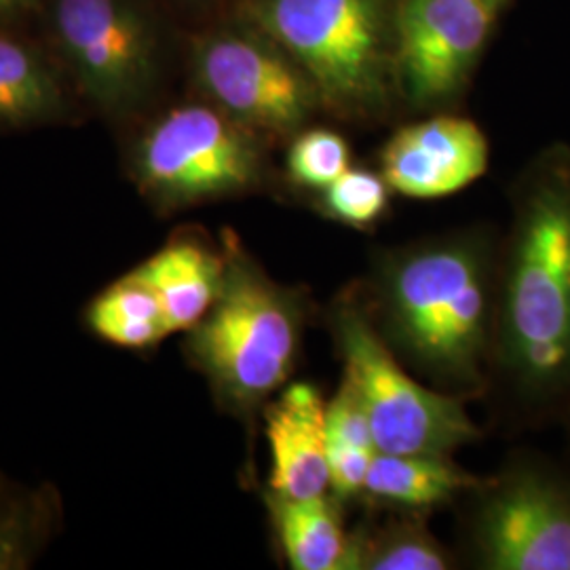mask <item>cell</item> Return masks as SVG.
<instances>
[{"label":"cell","mask_w":570,"mask_h":570,"mask_svg":"<svg viewBox=\"0 0 570 570\" xmlns=\"http://www.w3.org/2000/svg\"><path fill=\"white\" fill-rule=\"evenodd\" d=\"M326 433L327 456L345 450L376 449L364 402L346 376L327 402Z\"/></svg>","instance_id":"44dd1931"},{"label":"cell","mask_w":570,"mask_h":570,"mask_svg":"<svg viewBox=\"0 0 570 570\" xmlns=\"http://www.w3.org/2000/svg\"><path fill=\"white\" fill-rule=\"evenodd\" d=\"M487 2H489L490 9H492V11H497V7H499L503 0H487Z\"/></svg>","instance_id":"cb8c5ba5"},{"label":"cell","mask_w":570,"mask_h":570,"mask_svg":"<svg viewBox=\"0 0 570 570\" xmlns=\"http://www.w3.org/2000/svg\"><path fill=\"white\" fill-rule=\"evenodd\" d=\"M20 0H0V9H7V7H13V4H18Z\"/></svg>","instance_id":"603a6c76"},{"label":"cell","mask_w":570,"mask_h":570,"mask_svg":"<svg viewBox=\"0 0 570 570\" xmlns=\"http://www.w3.org/2000/svg\"><path fill=\"white\" fill-rule=\"evenodd\" d=\"M63 110L60 81L26 42L0 35V127H28Z\"/></svg>","instance_id":"2e32d148"},{"label":"cell","mask_w":570,"mask_h":570,"mask_svg":"<svg viewBox=\"0 0 570 570\" xmlns=\"http://www.w3.org/2000/svg\"><path fill=\"white\" fill-rule=\"evenodd\" d=\"M142 282L164 308L169 332H188L216 303L225 279V249L195 237H180L161 247L129 273Z\"/></svg>","instance_id":"4fadbf2b"},{"label":"cell","mask_w":570,"mask_h":570,"mask_svg":"<svg viewBox=\"0 0 570 570\" xmlns=\"http://www.w3.org/2000/svg\"><path fill=\"white\" fill-rule=\"evenodd\" d=\"M494 376L527 412L570 400V167L522 190L499 258Z\"/></svg>","instance_id":"7a4b0ae2"},{"label":"cell","mask_w":570,"mask_h":570,"mask_svg":"<svg viewBox=\"0 0 570 570\" xmlns=\"http://www.w3.org/2000/svg\"><path fill=\"white\" fill-rule=\"evenodd\" d=\"M268 510L289 569L346 570V534L332 494L287 499L268 492Z\"/></svg>","instance_id":"9a60e30c"},{"label":"cell","mask_w":570,"mask_h":570,"mask_svg":"<svg viewBox=\"0 0 570 570\" xmlns=\"http://www.w3.org/2000/svg\"><path fill=\"white\" fill-rule=\"evenodd\" d=\"M87 324L102 341L122 348H148L171 334L157 296L131 275L106 287L89 305Z\"/></svg>","instance_id":"e0dca14e"},{"label":"cell","mask_w":570,"mask_h":570,"mask_svg":"<svg viewBox=\"0 0 570 570\" xmlns=\"http://www.w3.org/2000/svg\"><path fill=\"white\" fill-rule=\"evenodd\" d=\"M247 13L303 68L322 102L343 115H370L385 102L387 0H249Z\"/></svg>","instance_id":"277c9868"},{"label":"cell","mask_w":570,"mask_h":570,"mask_svg":"<svg viewBox=\"0 0 570 570\" xmlns=\"http://www.w3.org/2000/svg\"><path fill=\"white\" fill-rule=\"evenodd\" d=\"M265 174L261 136L214 104L165 112L136 144L134 176L150 202L186 209L256 188Z\"/></svg>","instance_id":"8992f818"},{"label":"cell","mask_w":570,"mask_h":570,"mask_svg":"<svg viewBox=\"0 0 570 570\" xmlns=\"http://www.w3.org/2000/svg\"><path fill=\"white\" fill-rule=\"evenodd\" d=\"M326 406L320 389L311 383H289L266 404L271 494L287 499L330 494Z\"/></svg>","instance_id":"7c38bea8"},{"label":"cell","mask_w":570,"mask_h":570,"mask_svg":"<svg viewBox=\"0 0 570 570\" xmlns=\"http://www.w3.org/2000/svg\"><path fill=\"white\" fill-rule=\"evenodd\" d=\"M53 30L77 81L106 112L119 115L142 100L155 47L129 0H56Z\"/></svg>","instance_id":"9c48e42d"},{"label":"cell","mask_w":570,"mask_h":570,"mask_svg":"<svg viewBox=\"0 0 570 570\" xmlns=\"http://www.w3.org/2000/svg\"><path fill=\"white\" fill-rule=\"evenodd\" d=\"M492 16L487 0H400L393 60L412 102L435 104L459 91L487 42Z\"/></svg>","instance_id":"30bf717a"},{"label":"cell","mask_w":570,"mask_h":570,"mask_svg":"<svg viewBox=\"0 0 570 570\" xmlns=\"http://www.w3.org/2000/svg\"><path fill=\"white\" fill-rule=\"evenodd\" d=\"M501 247L461 230L374 256L362 305L389 348L431 387L484 391L497 327Z\"/></svg>","instance_id":"6da1fadb"},{"label":"cell","mask_w":570,"mask_h":570,"mask_svg":"<svg viewBox=\"0 0 570 570\" xmlns=\"http://www.w3.org/2000/svg\"><path fill=\"white\" fill-rule=\"evenodd\" d=\"M327 326L343 376L364 402L379 452L452 456L480 438L465 397L412 376L372 324L357 292L336 298Z\"/></svg>","instance_id":"5b68a950"},{"label":"cell","mask_w":570,"mask_h":570,"mask_svg":"<svg viewBox=\"0 0 570 570\" xmlns=\"http://www.w3.org/2000/svg\"><path fill=\"white\" fill-rule=\"evenodd\" d=\"M345 138L330 129L298 131L287 150V174L305 188L324 190L351 167Z\"/></svg>","instance_id":"ffe728a7"},{"label":"cell","mask_w":570,"mask_h":570,"mask_svg":"<svg viewBox=\"0 0 570 570\" xmlns=\"http://www.w3.org/2000/svg\"><path fill=\"white\" fill-rule=\"evenodd\" d=\"M469 539L489 570H570V484L550 469L513 463L471 490Z\"/></svg>","instance_id":"52a82bcc"},{"label":"cell","mask_w":570,"mask_h":570,"mask_svg":"<svg viewBox=\"0 0 570 570\" xmlns=\"http://www.w3.org/2000/svg\"><path fill=\"white\" fill-rule=\"evenodd\" d=\"M489 159V140L475 122L435 117L407 125L389 140L381 174L404 197L442 199L480 180Z\"/></svg>","instance_id":"8fae6325"},{"label":"cell","mask_w":570,"mask_h":570,"mask_svg":"<svg viewBox=\"0 0 570 570\" xmlns=\"http://www.w3.org/2000/svg\"><path fill=\"white\" fill-rule=\"evenodd\" d=\"M389 184L383 174L348 167L322 190V207L332 220L353 228L376 225L389 205Z\"/></svg>","instance_id":"d6986e66"},{"label":"cell","mask_w":570,"mask_h":570,"mask_svg":"<svg viewBox=\"0 0 570 570\" xmlns=\"http://www.w3.org/2000/svg\"><path fill=\"white\" fill-rule=\"evenodd\" d=\"M32 546V529L23 513L0 518V569H18Z\"/></svg>","instance_id":"7402d4cb"},{"label":"cell","mask_w":570,"mask_h":570,"mask_svg":"<svg viewBox=\"0 0 570 570\" xmlns=\"http://www.w3.org/2000/svg\"><path fill=\"white\" fill-rule=\"evenodd\" d=\"M205 96L258 136H294L322 102L303 68L275 42L247 32H218L195 49Z\"/></svg>","instance_id":"ba28073f"},{"label":"cell","mask_w":570,"mask_h":570,"mask_svg":"<svg viewBox=\"0 0 570 570\" xmlns=\"http://www.w3.org/2000/svg\"><path fill=\"white\" fill-rule=\"evenodd\" d=\"M450 567L449 551L429 530L414 522L391 524L374 534H351L346 569L446 570Z\"/></svg>","instance_id":"ac0fdd59"},{"label":"cell","mask_w":570,"mask_h":570,"mask_svg":"<svg viewBox=\"0 0 570 570\" xmlns=\"http://www.w3.org/2000/svg\"><path fill=\"white\" fill-rule=\"evenodd\" d=\"M480 482L482 478L452 463V456L376 450L362 494L376 503L421 511L444 505L463 492L471 494Z\"/></svg>","instance_id":"5bb4252c"},{"label":"cell","mask_w":570,"mask_h":570,"mask_svg":"<svg viewBox=\"0 0 570 570\" xmlns=\"http://www.w3.org/2000/svg\"><path fill=\"white\" fill-rule=\"evenodd\" d=\"M306 317L305 292L268 277L228 235L220 294L186 332V357L204 374L220 407L249 421L287 385Z\"/></svg>","instance_id":"3957f363"}]
</instances>
